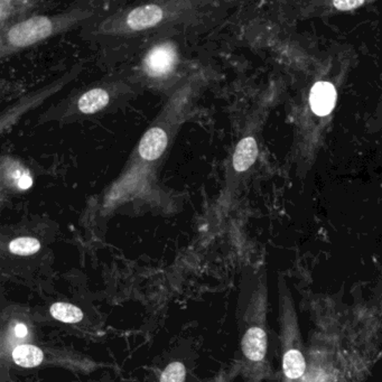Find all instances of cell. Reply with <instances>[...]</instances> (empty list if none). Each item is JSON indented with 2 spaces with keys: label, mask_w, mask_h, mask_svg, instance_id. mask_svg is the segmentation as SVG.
Instances as JSON below:
<instances>
[{
  "label": "cell",
  "mask_w": 382,
  "mask_h": 382,
  "mask_svg": "<svg viewBox=\"0 0 382 382\" xmlns=\"http://www.w3.org/2000/svg\"><path fill=\"white\" fill-rule=\"evenodd\" d=\"M194 4L187 1L145 4L126 9L103 21L100 33L107 35H130L175 24L189 19Z\"/></svg>",
  "instance_id": "obj_1"
},
{
  "label": "cell",
  "mask_w": 382,
  "mask_h": 382,
  "mask_svg": "<svg viewBox=\"0 0 382 382\" xmlns=\"http://www.w3.org/2000/svg\"><path fill=\"white\" fill-rule=\"evenodd\" d=\"M278 322L282 350V382H301L307 364L299 316L285 278H278Z\"/></svg>",
  "instance_id": "obj_2"
},
{
  "label": "cell",
  "mask_w": 382,
  "mask_h": 382,
  "mask_svg": "<svg viewBox=\"0 0 382 382\" xmlns=\"http://www.w3.org/2000/svg\"><path fill=\"white\" fill-rule=\"evenodd\" d=\"M91 16L90 11L73 9L56 16H35L19 21L1 35V54L11 56L48 37L64 32Z\"/></svg>",
  "instance_id": "obj_3"
},
{
  "label": "cell",
  "mask_w": 382,
  "mask_h": 382,
  "mask_svg": "<svg viewBox=\"0 0 382 382\" xmlns=\"http://www.w3.org/2000/svg\"><path fill=\"white\" fill-rule=\"evenodd\" d=\"M180 53L175 43L162 41L147 51L142 62L143 74L150 81H166L175 73Z\"/></svg>",
  "instance_id": "obj_4"
},
{
  "label": "cell",
  "mask_w": 382,
  "mask_h": 382,
  "mask_svg": "<svg viewBox=\"0 0 382 382\" xmlns=\"http://www.w3.org/2000/svg\"><path fill=\"white\" fill-rule=\"evenodd\" d=\"M266 303L262 304L257 322L252 323L247 327L242 340L241 349L247 361L252 366L264 370L267 366L268 334L266 327Z\"/></svg>",
  "instance_id": "obj_5"
},
{
  "label": "cell",
  "mask_w": 382,
  "mask_h": 382,
  "mask_svg": "<svg viewBox=\"0 0 382 382\" xmlns=\"http://www.w3.org/2000/svg\"><path fill=\"white\" fill-rule=\"evenodd\" d=\"M117 95V84H100L82 92L74 100V113L80 115H93L110 105Z\"/></svg>",
  "instance_id": "obj_6"
},
{
  "label": "cell",
  "mask_w": 382,
  "mask_h": 382,
  "mask_svg": "<svg viewBox=\"0 0 382 382\" xmlns=\"http://www.w3.org/2000/svg\"><path fill=\"white\" fill-rule=\"evenodd\" d=\"M170 144V135L166 127L162 125L152 127L146 131L139 142L137 154L140 162L152 164L158 162L165 154Z\"/></svg>",
  "instance_id": "obj_7"
},
{
  "label": "cell",
  "mask_w": 382,
  "mask_h": 382,
  "mask_svg": "<svg viewBox=\"0 0 382 382\" xmlns=\"http://www.w3.org/2000/svg\"><path fill=\"white\" fill-rule=\"evenodd\" d=\"M1 180L6 187L16 192L29 191L34 184V178L29 168L11 158H3Z\"/></svg>",
  "instance_id": "obj_8"
},
{
  "label": "cell",
  "mask_w": 382,
  "mask_h": 382,
  "mask_svg": "<svg viewBox=\"0 0 382 382\" xmlns=\"http://www.w3.org/2000/svg\"><path fill=\"white\" fill-rule=\"evenodd\" d=\"M311 107L317 115H326L333 110L336 91L330 82H317L311 92Z\"/></svg>",
  "instance_id": "obj_9"
},
{
  "label": "cell",
  "mask_w": 382,
  "mask_h": 382,
  "mask_svg": "<svg viewBox=\"0 0 382 382\" xmlns=\"http://www.w3.org/2000/svg\"><path fill=\"white\" fill-rule=\"evenodd\" d=\"M258 155L256 139L246 137L239 143L233 155V167L237 172H244L252 167Z\"/></svg>",
  "instance_id": "obj_10"
},
{
  "label": "cell",
  "mask_w": 382,
  "mask_h": 382,
  "mask_svg": "<svg viewBox=\"0 0 382 382\" xmlns=\"http://www.w3.org/2000/svg\"><path fill=\"white\" fill-rule=\"evenodd\" d=\"M44 358V353L38 346L32 344H21L13 351V360L17 366L23 368H35L40 366Z\"/></svg>",
  "instance_id": "obj_11"
},
{
  "label": "cell",
  "mask_w": 382,
  "mask_h": 382,
  "mask_svg": "<svg viewBox=\"0 0 382 382\" xmlns=\"http://www.w3.org/2000/svg\"><path fill=\"white\" fill-rule=\"evenodd\" d=\"M51 315L53 319L60 322L74 324V323L81 322L83 319V311L81 309L68 303L53 304L50 309Z\"/></svg>",
  "instance_id": "obj_12"
},
{
  "label": "cell",
  "mask_w": 382,
  "mask_h": 382,
  "mask_svg": "<svg viewBox=\"0 0 382 382\" xmlns=\"http://www.w3.org/2000/svg\"><path fill=\"white\" fill-rule=\"evenodd\" d=\"M9 252L17 256H31L40 252L41 242L32 237H19L9 244Z\"/></svg>",
  "instance_id": "obj_13"
},
{
  "label": "cell",
  "mask_w": 382,
  "mask_h": 382,
  "mask_svg": "<svg viewBox=\"0 0 382 382\" xmlns=\"http://www.w3.org/2000/svg\"><path fill=\"white\" fill-rule=\"evenodd\" d=\"M185 377V366L182 362H173L168 364L162 372L160 382H184Z\"/></svg>",
  "instance_id": "obj_14"
},
{
  "label": "cell",
  "mask_w": 382,
  "mask_h": 382,
  "mask_svg": "<svg viewBox=\"0 0 382 382\" xmlns=\"http://www.w3.org/2000/svg\"><path fill=\"white\" fill-rule=\"evenodd\" d=\"M363 4V1H350V0H348V1H334L333 5L339 11H352V9H358Z\"/></svg>",
  "instance_id": "obj_15"
},
{
  "label": "cell",
  "mask_w": 382,
  "mask_h": 382,
  "mask_svg": "<svg viewBox=\"0 0 382 382\" xmlns=\"http://www.w3.org/2000/svg\"><path fill=\"white\" fill-rule=\"evenodd\" d=\"M15 333H16L17 336H19V338H24V336H26L29 331H27V327L24 324H17L16 327H15Z\"/></svg>",
  "instance_id": "obj_16"
}]
</instances>
